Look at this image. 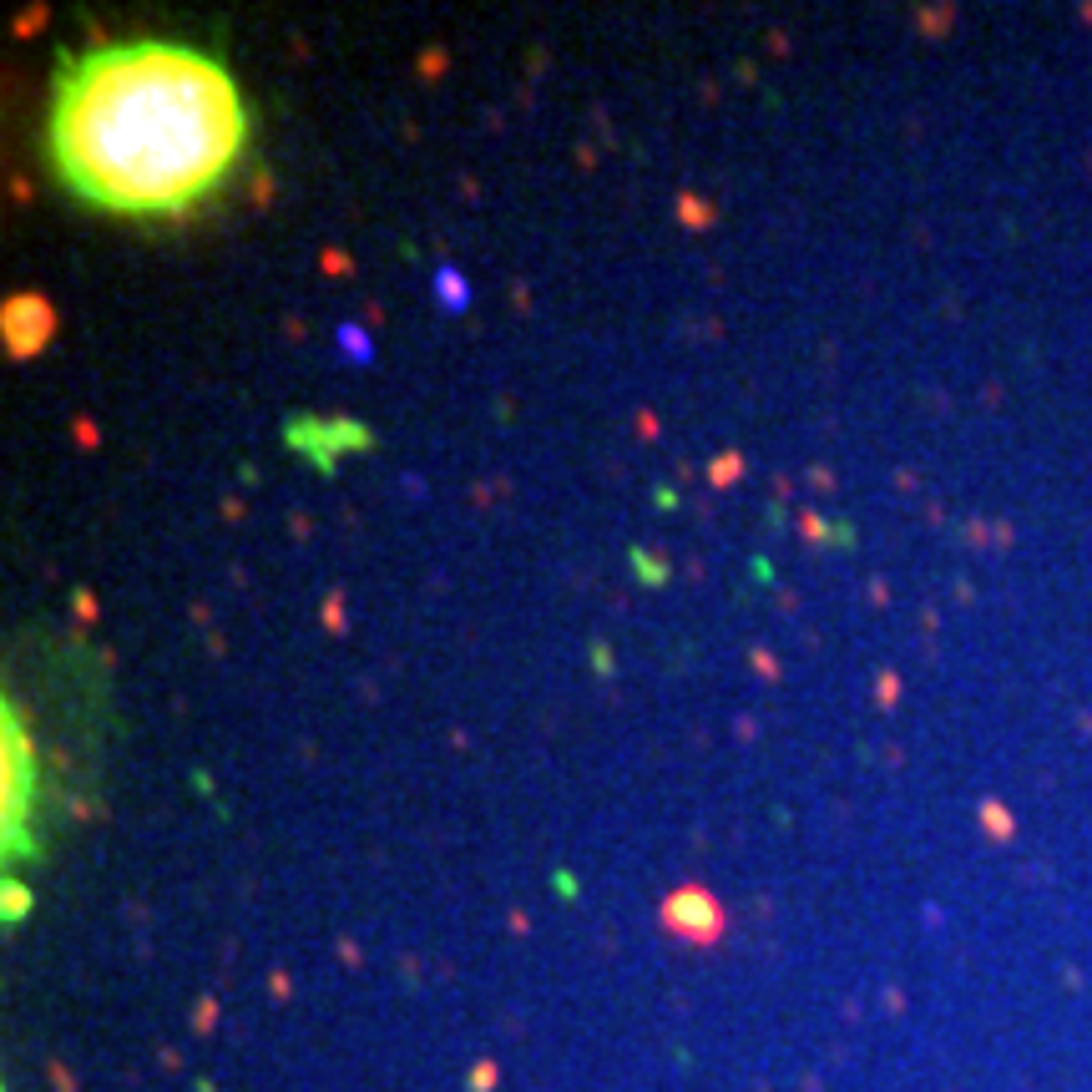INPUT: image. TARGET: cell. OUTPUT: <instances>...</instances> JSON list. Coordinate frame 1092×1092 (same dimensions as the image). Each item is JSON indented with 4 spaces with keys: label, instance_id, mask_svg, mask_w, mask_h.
Segmentation results:
<instances>
[{
    "label": "cell",
    "instance_id": "19",
    "mask_svg": "<svg viewBox=\"0 0 1092 1092\" xmlns=\"http://www.w3.org/2000/svg\"><path fill=\"white\" fill-rule=\"evenodd\" d=\"M637 435H642V440H653V435H657V420H653V410H637Z\"/></svg>",
    "mask_w": 1092,
    "mask_h": 1092
},
{
    "label": "cell",
    "instance_id": "22",
    "mask_svg": "<svg viewBox=\"0 0 1092 1092\" xmlns=\"http://www.w3.org/2000/svg\"><path fill=\"white\" fill-rule=\"evenodd\" d=\"M875 693H880V703H890V698H895V678H880V688H875Z\"/></svg>",
    "mask_w": 1092,
    "mask_h": 1092
},
{
    "label": "cell",
    "instance_id": "14",
    "mask_svg": "<svg viewBox=\"0 0 1092 1092\" xmlns=\"http://www.w3.org/2000/svg\"><path fill=\"white\" fill-rule=\"evenodd\" d=\"M71 607H77V622H81V628H92V622H97V597L86 592V587H81L77 597H71Z\"/></svg>",
    "mask_w": 1092,
    "mask_h": 1092
},
{
    "label": "cell",
    "instance_id": "21",
    "mask_svg": "<svg viewBox=\"0 0 1092 1092\" xmlns=\"http://www.w3.org/2000/svg\"><path fill=\"white\" fill-rule=\"evenodd\" d=\"M51 1082H56V1092H77V1087H71V1072H66V1067H51Z\"/></svg>",
    "mask_w": 1092,
    "mask_h": 1092
},
{
    "label": "cell",
    "instance_id": "4",
    "mask_svg": "<svg viewBox=\"0 0 1092 1092\" xmlns=\"http://www.w3.org/2000/svg\"><path fill=\"white\" fill-rule=\"evenodd\" d=\"M289 440L299 445V451H309L319 465H334V451H345V445H354V451H365L369 445V431L360 420H334V431L329 435H319V420H294L289 425Z\"/></svg>",
    "mask_w": 1092,
    "mask_h": 1092
},
{
    "label": "cell",
    "instance_id": "13",
    "mask_svg": "<svg viewBox=\"0 0 1092 1092\" xmlns=\"http://www.w3.org/2000/svg\"><path fill=\"white\" fill-rule=\"evenodd\" d=\"M41 26H46V6H31L26 15H15V26H11V31H15V35H35Z\"/></svg>",
    "mask_w": 1092,
    "mask_h": 1092
},
{
    "label": "cell",
    "instance_id": "8",
    "mask_svg": "<svg viewBox=\"0 0 1092 1092\" xmlns=\"http://www.w3.org/2000/svg\"><path fill=\"white\" fill-rule=\"evenodd\" d=\"M339 349H345L354 365H369V360H374V349H369V334H365V329H354V324H345V329H339Z\"/></svg>",
    "mask_w": 1092,
    "mask_h": 1092
},
{
    "label": "cell",
    "instance_id": "6",
    "mask_svg": "<svg viewBox=\"0 0 1092 1092\" xmlns=\"http://www.w3.org/2000/svg\"><path fill=\"white\" fill-rule=\"evenodd\" d=\"M673 212H678V223L693 228V233H703V228L713 223V203H708V198H698V192H688V188L673 198Z\"/></svg>",
    "mask_w": 1092,
    "mask_h": 1092
},
{
    "label": "cell",
    "instance_id": "3",
    "mask_svg": "<svg viewBox=\"0 0 1092 1092\" xmlns=\"http://www.w3.org/2000/svg\"><path fill=\"white\" fill-rule=\"evenodd\" d=\"M61 329V314L46 294H11L0 309V334H6L11 360H35Z\"/></svg>",
    "mask_w": 1092,
    "mask_h": 1092
},
{
    "label": "cell",
    "instance_id": "11",
    "mask_svg": "<svg viewBox=\"0 0 1092 1092\" xmlns=\"http://www.w3.org/2000/svg\"><path fill=\"white\" fill-rule=\"evenodd\" d=\"M319 617H324V628H329V633H345V628H339V622H345V592H339V587L324 597V613H319Z\"/></svg>",
    "mask_w": 1092,
    "mask_h": 1092
},
{
    "label": "cell",
    "instance_id": "18",
    "mask_svg": "<svg viewBox=\"0 0 1092 1092\" xmlns=\"http://www.w3.org/2000/svg\"><path fill=\"white\" fill-rule=\"evenodd\" d=\"M445 71V51H431V56H420V77H440Z\"/></svg>",
    "mask_w": 1092,
    "mask_h": 1092
},
{
    "label": "cell",
    "instance_id": "7",
    "mask_svg": "<svg viewBox=\"0 0 1092 1092\" xmlns=\"http://www.w3.org/2000/svg\"><path fill=\"white\" fill-rule=\"evenodd\" d=\"M744 471H748V460H744L739 451H724L719 460L708 465V486H713V491H728L733 480H744Z\"/></svg>",
    "mask_w": 1092,
    "mask_h": 1092
},
{
    "label": "cell",
    "instance_id": "16",
    "mask_svg": "<svg viewBox=\"0 0 1092 1092\" xmlns=\"http://www.w3.org/2000/svg\"><path fill=\"white\" fill-rule=\"evenodd\" d=\"M799 531H804V536H810V542H825V536H830V526H825V522H819V516H814V511H799Z\"/></svg>",
    "mask_w": 1092,
    "mask_h": 1092
},
{
    "label": "cell",
    "instance_id": "20",
    "mask_svg": "<svg viewBox=\"0 0 1092 1092\" xmlns=\"http://www.w3.org/2000/svg\"><path fill=\"white\" fill-rule=\"evenodd\" d=\"M77 440L86 445V451H92V445H97V431H92V420H77Z\"/></svg>",
    "mask_w": 1092,
    "mask_h": 1092
},
{
    "label": "cell",
    "instance_id": "10",
    "mask_svg": "<svg viewBox=\"0 0 1092 1092\" xmlns=\"http://www.w3.org/2000/svg\"><path fill=\"white\" fill-rule=\"evenodd\" d=\"M218 996H203L198 1001V1007H192V1032H212V1027H218Z\"/></svg>",
    "mask_w": 1092,
    "mask_h": 1092
},
{
    "label": "cell",
    "instance_id": "12",
    "mask_svg": "<svg viewBox=\"0 0 1092 1092\" xmlns=\"http://www.w3.org/2000/svg\"><path fill=\"white\" fill-rule=\"evenodd\" d=\"M496 1078H501L496 1062H476V1067H471V1078H465V1087H471V1092H491V1087H496Z\"/></svg>",
    "mask_w": 1092,
    "mask_h": 1092
},
{
    "label": "cell",
    "instance_id": "2",
    "mask_svg": "<svg viewBox=\"0 0 1092 1092\" xmlns=\"http://www.w3.org/2000/svg\"><path fill=\"white\" fill-rule=\"evenodd\" d=\"M657 921L662 930H668L673 941H683V946H698V951H708V946H719L724 941V930H728V916H724V905H719V895H713L708 885H678L668 901L657 905Z\"/></svg>",
    "mask_w": 1092,
    "mask_h": 1092
},
{
    "label": "cell",
    "instance_id": "5",
    "mask_svg": "<svg viewBox=\"0 0 1092 1092\" xmlns=\"http://www.w3.org/2000/svg\"><path fill=\"white\" fill-rule=\"evenodd\" d=\"M431 289H435V299H440L445 314H460L465 303H471V283H465V274H456L451 263H440L435 274H431Z\"/></svg>",
    "mask_w": 1092,
    "mask_h": 1092
},
{
    "label": "cell",
    "instance_id": "17",
    "mask_svg": "<svg viewBox=\"0 0 1092 1092\" xmlns=\"http://www.w3.org/2000/svg\"><path fill=\"white\" fill-rule=\"evenodd\" d=\"M349 268H354V258H349V254H339V248H329V254H324V274H329V279L349 274Z\"/></svg>",
    "mask_w": 1092,
    "mask_h": 1092
},
{
    "label": "cell",
    "instance_id": "15",
    "mask_svg": "<svg viewBox=\"0 0 1092 1092\" xmlns=\"http://www.w3.org/2000/svg\"><path fill=\"white\" fill-rule=\"evenodd\" d=\"M748 662H754V673H759V678H769V683H774V678H779V662H774V653H764V648H748Z\"/></svg>",
    "mask_w": 1092,
    "mask_h": 1092
},
{
    "label": "cell",
    "instance_id": "1",
    "mask_svg": "<svg viewBox=\"0 0 1092 1092\" xmlns=\"http://www.w3.org/2000/svg\"><path fill=\"white\" fill-rule=\"evenodd\" d=\"M248 142L233 77L188 46H101L56 77L51 157L106 212H183L223 183Z\"/></svg>",
    "mask_w": 1092,
    "mask_h": 1092
},
{
    "label": "cell",
    "instance_id": "9",
    "mask_svg": "<svg viewBox=\"0 0 1092 1092\" xmlns=\"http://www.w3.org/2000/svg\"><path fill=\"white\" fill-rule=\"evenodd\" d=\"M26 910H31V890L15 885V880H6V921H21Z\"/></svg>",
    "mask_w": 1092,
    "mask_h": 1092
}]
</instances>
